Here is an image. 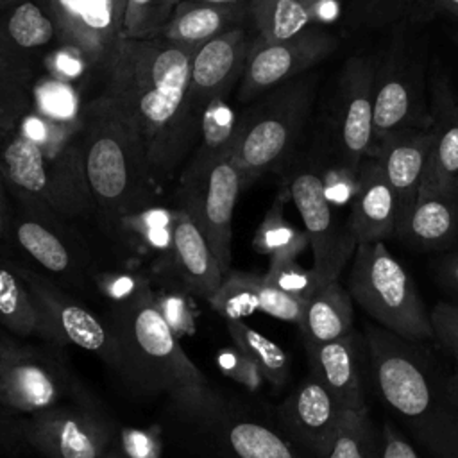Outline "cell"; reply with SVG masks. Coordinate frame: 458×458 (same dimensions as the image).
Here are the masks:
<instances>
[{
  "mask_svg": "<svg viewBox=\"0 0 458 458\" xmlns=\"http://www.w3.org/2000/svg\"><path fill=\"white\" fill-rule=\"evenodd\" d=\"M431 145L420 191H440L458 186V97L442 70L428 79Z\"/></svg>",
  "mask_w": 458,
  "mask_h": 458,
  "instance_id": "obj_21",
  "label": "cell"
},
{
  "mask_svg": "<svg viewBox=\"0 0 458 458\" xmlns=\"http://www.w3.org/2000/svg\"><path fill=\"white\" fill-rule=\"evenodd\" d=\"M25 442L48 458H102L111 447L109 428L89 410L54 404L20 420Z\"/></svg>",
  "mask_w": 458,
  "mask_h": 458,
  "instance_id": "obj_17",
  "label": "cell"
},
{
  "mask_svg": "<svg viewBox=\"0 0 458 458\" xmlns=\"http://www.w3.org/2000/svg\"><path fill=\"white\" fill-rule=\"evenodd\" d=\"M437 281L458 297V250L442 254L433 267Z\"/></svg>",
  "mask_w": 458,
  "mask_h": 458,
  "instance_id": "obj_52",
  "label": "cell"
},
{
  "mask_svg": "<svg viewBox=\"0 0 458 458\" xmlns=\"http://www.w3.org/2000/svg\"><path fill=\"white\" fill-rule=\"evenodd\" d=\"M181 0H127L123 11L125 39H152L161 34Z\"/></svg>",
  "mask_w": 458,
  "mask_h": 458,
  "instance_id": "obj_40",
  "label": "cell"
},
{
  "mask_svg": "<svg viewBox=\"0 0 458 458\" xmlns=\"http://www.w3.org/2000/svg\"><path fill=\"white\" fill-rule=\"evenodd\" d=\"M84 156V131L52 154L13 132L0 152V166L13 188L39 199L63 216H81L95 208Z\"/></svg>",
  "mask_w": 458,
  "mask_h": 458,
  "instance_id": "obj_7",
  "label": "cell"
},
{
  "mask_svg": "<svg viewBox=\"0 0 458 458\" xmlns=\"http://www.w3.org/2000/svg\"><path fill=\"white\" fill-rule=\"evenodd\" d=\"M30 109L66 134H81L84 131L86 104L81 89L70 82L50 75L39 77L30 88Z\"/></svg>",
  "mask_w": 458,
  "mask_h": 458,
  "instance_id": "obj_33",
  "label": "cell"
},
{
  "mask_svg": "<svg viewBox=\"0 0 458 458\" xmlns=\"http://www.w3.org/2000/svg\"><path fill=\"white\" fill-rule=\"evenodd\" d=\"M102 458H125L120 451H116V449H113V447H109L106 453H104V456Z\"/></svg>",
  "mask_w": 458,
  "mask_h": 458,
  "instance_id": "obj_57",
  "label": "cell"
},
{
  "mask_svg": "<svg viewBox=\"0 0 458 458\" xmlns=\"http://www.w3.org/2000/svg\"><path fill=\"white\" fill-rule=\"evenodd\" d=\"M5 140H7V138H5L4 134H0V152H2V148H4V143H5Z\"/></svg>",
  "mask_w": 458,
  "mask_h": 458,
  "instance_id": "obj_60",
  "label": "cell"
},
{
  "mask_svg": "<svg viewBox=\"0 0 458 458\" xmlns=\"http://www.w3.org/2000/svg\"><path fill=\"white\" fill-rule=\"evenodd\" d=\"M435 18L458 20V0H352L347 21L356 29H379Z\"/></svg>",
  "mask_w": 458,
  "mask_h": 458,
  "instance_id": "obj_30",
  "label": "cell"
},
{
  "mask_svg": "<svg viewBox=\"0 0 458 458\" xmlns=\"http://www.w3.org/2000/svg\"><path fill=\"white\" fill-rule=\"evenodd\" d=\"M199 48L163 38L122 41L102 97L138 131L156 186L168 182L199 145L200 129L182 113Z\"/></svg>",
  "mask_w": 458,
  "mask_h": 458,
  "instance_id": "obj_1",
  "label": "cell"
},
{
  "mask_svg": "<svg viewBox=\"0 0 458 458\" xmlns=\"http://www.w3.org/2000/svg\"><path fill=\"white\" fill-rule=\"evenodd\" d=\"M249 14V2L240 4H206L181 0L157 38L200 48L213 38L242 27Z\"/></svg>",
  "mask_w": 458,
  "mask_h": 458,
  "instance_id": "obj_27",
  "label": "cell"
},
{
  "mask_svg": "<svg viewBox=\"0 0 458 458\" xmlns=\"http://www.w3.org/2000/svg\"><path fill=\"white\" fill-rule=\"evenodd\" d=\"M209 429L233 458H313L272 426L234 417L229 410Z\"/></svg>",
  "mask_w": 458,
  "mask_h": 458,
  "instance_id": "obj_28",
  "label": "cell"
},
{
  "mask_svg": "<svg viewBox=\"0 0 458 458\" xmlns=\"http://www.w3.org/2000/svg\"><path fill=\"white\" fill-rule=\"evenodd\" d=\"M16 270L27 283L39 311L43 313L54 344H72L89 351L122 376V352L111 327L97 318L91 311L77 304L73 299H70L50 281L25 268L16 267Z\"/></svg>",
  "mask_w": 458,
  "mask_h": 458,
  "instance_id": "obj_13",
  "label": "cell"
},
{
  "mask_svg": "<svg viewBox=\"0 0 458 458\" xmlns=\"http://www.w3.org/2000/svg\"><path fill=\"white\" fill-rule=\"evenodd\" d=\"M345 408L313 376L306 377L279 406V424L301 449L322 458Z\"/></svg>",
  "mask_w": 458,
  "mask_h": 458,
  "instance_id": "obj_20",
  "label": "cell"
},
{
  "mask_svg": "<svg viewBox=\"0 0 458 458\" xmlns=\"http://www.w3.org/2000/svg\"><path fill=\"white\" fill-rule=\"evenodd\" d=\"M43 68H45V75L70 82L79 89L86 82V79L95 72V68L81 52L59 41L45 57Z\"/></svg>",
  "mask_w": 458,
  "mask_h": 458,
  "instance_id": "obj_43",
  "label": "cell"
},
{
  "mask_svg": "<svg viewBox=\"0 0 458 458\" xmlns=\"http://www.w3.org/2000/svg\"><path fill=\"white\" fill-rule=\"evenodd\" d=\"M174 218L175 209L152 204L120 218L116 229L136 240V243L147 250L172 252Z\"/></svg>",
  "mask_w": 458,
  "mask_h": 458,
  "instance_id": "obj_38",
  "label": "cell"
},
{
  "mask_svg": "<svg viewBox=\"0 0 458 458\" xmlns=\"http://www.w3.org/2000/svg\"><path fill=\"white\" fill-rule=\"evenodd\" d=\"M11 413V410L0 404V447L4 449H13L20 440H23L20 422H16Z\"/></svg>",
  "mask_w": 458,
  "mask_h": 458,
  "instance_id": "obj_53",
  "label": "cell"
},
{
  "mask_svg": "<svg viewBox=\"0 0 458 458\" xmlns=\"http://www.w3.org/2000/svg\"><path fill=\"white\" fill-rule=\"evenodd\" d=\"M288 199L290 191L286 186H283L259 224L252 242L254 250L270 256V259L299 258L310 247L306 231L297 229L284 218V204Z\"/></svg>",
  "mask_w": 458,
  "mask_h": 458,
  "instance_id": "obj_35",
  "label": "cell"
},
{
  "mask_svg": "<svg viewBox=\"0 0 458 458\" xmlns=\"http://www.w3.org/2000/svg\"><path fill=\"white\" fill-rule=\"evenodd\" d=\"M381 458H420V454L392 422H385L381 426Z\"/></svg>",
  "mask_w": 458,
  "mask_h": 458,
  "instance_id": "obj_51",
  "label": "cell"
},
{
  "mask_svg": "<svg viewBox=\"0 0 458 458\" xmlns=\"http://www.w3.org/2000/svg\"><path fill=\"white\" fill-rule=\"evenodd\" d=\"M238 114L227 104V98L213 102L202 114L200 140L181 172L179 184L199 177L208 166L225 154H231L236 136Z\"/></svg>",
  "mask_w": 458,
  "mask_h": 458,
  "instance_id": "obj_31",
  "label": "cell"
},
{
  "mask_svg": "<svg viewBox=\"0 0 458 458\" xmlns=\"http://www.w3.org/2000/svg\"><path fill=\"white\" fill-rule=\"evenodd\" d=\"M30 88L25 86L0 54V134H13L30 111Z\"/></svg>",
  "mask_w": 458,
  "mask_h": 458,
  "instance_id": "obj_41",
  "label": "cell"
},
{
  "mask_svg": "<svg viewBox=\"0 0 458 458\" xmlns=\"http://www.w3.org/2000/svg\"><path fill=\"white\" fill-rule=\"evenodd\" d=\"M220 370L233 381L243 385L249 390H259L265 377L259 369L238 349H225L216 358Z\"/></svg>",
  "mask_w": 458,
  "mask_h": 458,
  "instance_id": "obj_47",
  "label": "cell"
},
{
  "mask_svg": "<svg viewBox=\"0 0 458 458\" xmlns=\"http://www.w3.org/2000/svg\"><path fill=\"white\" fill-rule=\"evenodd\" d=\"M426 84L424 45L395 32L376 66L372 152L386 138L429 122Z\"/></svg>",
  "mask_w": 458,
  "mask_h": 458,
  "instance_id": "obj_8",
  "label": "cell"
},
{
  "mask_svg": "<svg viewBox=\"0 0 458 458\" xmlns=\"http://www.w3.org/2000/svg\"><path fill=\"white\" fill-rule=\"evenodd\" d=\"M86 177L97 211L109 227L154 204L156 182L138 131L100 95L84 113Z\"/></svg>",
  "mask_w": 458,
  "mask_h": 458,
  "instance_id": "obj_4",
  "label": "cell"
},
{
  "mask_svg": "<svg viewBox=\"0 0 458 458\" xmlns=\"http://www.w3.org/2000/svg\"><path fill=\"white\" fill-rule=\"evenodd\" d=\"M431 145L429 122L386 138L370 157H376L395 197V233L417 202Z\"/></svg>",
  "mask_w": 458,
  "mask_h": 458,
  "instance_id": "obj_23",
  "label": "cell"
},
{
  "mask_svg": "<svg viewBox=\"0 0 458 458\" xmlns=\"http://www.w3.org/2000/svg\"><path fill=\"white\" fill-rule=\"evenodd\" d=\"M352 301L381 327L411 342L435 340L429 311L383 240L358 243L347 279Z\"/></svg>",
  "mask_w": 458,
  "mask_h": 458,
  "instance_id": "obj_6",
  "label": "cell"
},
{
  "mask_svg": "<svg viewBox=\"0 0 458 458\" xmlns=\"http://www.w3.org/2000/svg\"><path fill=\"white\" fill-rule=\"evenodd\" d=\"M191 2H206V4H240L247 0H191Z\"/></svg>",
  "mask_w": 458,
  "mask_h": 458,
  "instance_id": "obj_56",
  "label": "cell"
},
{
  "mask_svg": "<svg viewBox=\"0 0 458 458\" xmlns=\"http://www.w3.org/2000/svg\"><path fill=\"white\" fill-rule=\"evenodd\" d=\"M352 297L338 279L320 286L308 301L301 322L306 345H318L338 340L354 329Z\"/></svg>",
  "mask_w": 458,
  "mask_h": 458,
  "instance_id": "obj_29",
  "label": "cell"
},
{
  "mask_svg": "<svg viewBox=\"0 0 458 458\" xmlns=\"http://www.w3.org/2000/svg\"><path fill=\"white\" fill-rule=\"evenodd\" d=\"M107 326L122 352L123 379L140 390L168 395L184 417L208 429L227 411L206 376L182 351L150 286L131 301L114 304Z\"/></svg>",
  "mask_w": 458,
  "mask_h": 458,
  "instance_id": "obj_3",
  "label": "cell"
},
{
  "mask_svg": "<svg viewBox=\"0 0 458 458\" xmlns=\"http://www.w3.org/2000/svg\"><path fill=\"white\" fill-rule=\"evenodd\" d=\"M261 276L231 272L224 276L218 290L209 297V304L225 318L242 320L243 317L259 311L258 283Z\"/></svg>",
  "mask_w": 458,
  "mask_h": 458,
  "instance_id": "obj_39",
  "label": "cell"
},
{
  "mask_svg": "<svg viewBox=\"0 0 458 458\" xmlns=\"http://www.w3.org/2000/svg\"><path fill=\"white\" fill-rule=\"evenodd\" d=\"M159 311L163 313L170 329L179 336H190L195 333V313L188 297L181 292H161L154 293Z\"/></svg>",
  "mask_w": 458,
  "mask_h": 458,
  "instance_id": "obj_46",
  "label": "cell"
},
{
  "mask_svg": "<svg viewBox=\"0 0 458 458\" xmlns=\"http://www.w3.org/2000/svg\"><path fill=\"white\" fill-rule=\"evenodd\" d=\"M263 277L270 284L306 301L320 288L315 272L299 265L297 258L270 259V267Z\"/></svg>",
  "mask_w": 458,
  "mask_h": 458,
  "instance_id": "obj_42",
  "label": "cell"
},
{
  "mask_svg": "<svg viewBox=\"0 0 458 458\" xmlns=\"http://www.w3.org/2000/svg\"><path fill=\"white\" fill-rule=\"evenodd\" d=\"M336 48L338 38L313 25L277 41L258 36L252 39L247 54L238 100L250 102L283 82L308 73V70L327 59Z\"/></svg>",
  "mask_w": 458,
  "mask_h": 458,
  "instance_id": "obj_12",
  "label": "cell"
},
{
  "mask_svg": "<svg viewBox=\"0 0 458 458\" xmlns=\"http://www.w3.org/2000/svg\"><path fill=\"white\" fill-rule=\"evenodd\" d=\"M55 45V25L39 0H20L0 11V54L25 86L45 75V57Z\"/></svg>",
  "mask_w": 458,
  "mask_h": 458,
  "instance_id": "obj_18",
  "label": "cell"
},
{
  "mask_svg": "<svg viewBox=\"0 0 458 458\" xmlns=\"http://www.w3.org/2000/svg\"><path fill=\"white\" fill-rule=\"evenodd\" d=\"M322 184H324V193L331 206L336 208H349L356 191H358V182H360V170H352L349 166H344L333 159L329 163H322L317 159Z\"/></svg>",
  "mask_w": 458,
  "mask_h": 458,
  "instance_id": "obj_44",
  "label": "cell"
},
{
  "mask_svg": "<svg viewBox=\"0 0 458 458\" xmlns=\"http://www.w3.org/2000/svg\"><path fill=\"white\" fill-rule=\"evenodd\" d=\"M125 4H127V0H113V5H114V9H116V13L122 16V20H123V11H125Z\"/></svg>",
  "mask_w": 458,
  "mask_h": 458,
  "instance_id": "obj_55",
  "label": "cell"
},
{
  "mask_svg": "<svg viewBox=\"0 0 458 458\" xmlns=\"http://www.w3.org/2000/svg\"><path fill=\"white\" fill-rule=\"evenodd\" d=\"M97 284H98L100 292L107 299H111L114 304L131 301L132 297H136L148 286L145 279L132 276V274H125V272L102 274V276H98Z\"/></svg>",
  "mask_w": 458,
  "mask_h": 458,
  "instance_id": "obj_49",
  "label": "cell"
},
{
  "mask_svg": "<svg viewBox=\"0 0 458 458\" xmlns=\"http://www.w3.org/2000/svg\"><path fill=\"white\" fill-rule=\"evenodd\" d=\"M449 386H451L453 395L458 401V356H454V369H453V372H449Z\"/></svg>",
  "mask_w": 458,
  "mask_h": 458,
  "instance_id": "obj_54",
  "label": "cell"
},
{
  "mask_svg": "<svg viewBox=\"0 0 458 458\" xmlns=\"http://www.w3.org/2000/svg\"><path fill=\"white\" fill-rule=\"evenodd\" d=\"M311 376L324 385L345 410H365L363 369L367 365V347L363 335L354 327L345 336L306 345Z\"/></svg>",
  "mask_w": 458,
  "mask_h": 458,
  "instance_id": "obj_22",
  "label": "cell"
},
{
  "mask_svg": "<svg viewBox=\"0 0 458 458\" xmlns=\"http://www.w3.org/2000/svg\"><path fill=\"white\" fill-rule=\"evenodd\" d=\"M322 458H381V431L369 410H345Z\"/></svg>",
  "mask_w": 458,
  "mask_h": 458,
  "instance_id": "obj_37",
  "label": "cell"
},
{
  "mask_svg": "<svg viewBox=\"0 0 458 458\" xmlns=\"http://www.w3.org/2000/svg\"><path fill=\"white\" fill-rule=\"evenodd\" d=\"M0 324L13 335L41 336L54 344L52 333L27 283L16 267H0Z\"/></svg>",
  "mask_w": 458,
  "mask_h": 458,
  "instance_id": "obj_32",
  "label": "cell"
},
{
  "mask_svg": "<svg viewBox=\"0 0 458 458\" xmlns=\"http://www.w3.org/2000/svg\"><path fill=\"white\" fill-rule=\"evenodd\" d=\"M429 318L435 340L453 356H458V304L437 302L429 311Z\"/></svg>",
  "mask_w": 458,
  "mask_h": 458,
  "instance_id": "obj_48",
  "label": "cell"
},
{
  "mask_svg": "<svg viewBox=\"0 0 458 458\" xmlns=\"http://www.w3.org/2000/svg\"><path fill=\"white\" fill-rule=\"evenodd\" d=\"M18 209L13 216V234L34 263L47 272L75 279L86 267V252L81 242L61 222L63 215L39 199L13 188Z\"/></svg>",
  "mask_w": 458,
  "mask_h": 458,
  "instance_id": "obj_14",
  "label": "cell"
},
{
  "mask_svg": "<svg viewBox=\"0 0 458 458\" xmlns=\"http://www.w3.org/2000/svg\"><path fill=\"white\" fill-rule=\"evenodd\" d=\"M170 254L184 286L195 295L209 301V297L222 284L224 272L220 270L197 224L186 211L179 208L175 209Z\"/></svg>",
  "mask_w": 458,
  "mask_h": 458,
  "instance_id": "obj_26",
  "label": "cell"
},
{
  "mask_svg": "<svg viewBox=\"0 0 458 458\" xmlns=\"http://www.w3.org/2000/svg\"><path fill=\"white\" fill-rule=\"evenodd\" d=\"M320 7V0H249L258 36L270 41L292 38L311 27Z\"/></svg>",
  "mask_w": 458,
  "mask_h": 458,
  "instance_id": "obj_34",
  "label": "cell"
},
{
  "mask_svg": "<svg viewBox=\"0 0 458 458\" xmlns=\"http://www.w3.org/2000/svg\"><path fill=\"white\" fill-rule=\"evenodd\" d=\"M50 14L57 41L81 52L95 72L107 73L123 41V20L113 0H39Z\"/></svg>",
  "mask_w": 458,
  "mask_h": 458,
  "instance_id": "obj_15",
  "label": "cell"
},
{
  "mask_svg": "<svg viewBox=\"0 0 458 458\" xmlns=\"http://www.w3.org/2000/svg\"><path fill=\"white\" fill-rule=\"evenodd\" d=\"M242 190V175L231 154H225L175 191L177 208L197 224L224 276L231 265V224Z\"/></svg>",
  "mask_w": 458,
  "mask_h": 458,
  "instance_id": "obj_11",
  "label": "cell"
},
{
  "mask_svg": "<svg viewBox=\"0 0 458 458\" xmlns=\"http://www.w3.org/2000/svg\"><path fill=\"white\" fill-rule=\"evenodd\" d=\"M367 363L383 403L431 458H458V401L422 342L365 326Z\"/></svg>",
  "mask_w": 458,
  "mask_h": 458,
  "instance_id": "obj_2",
  "label": "cell"
},
{
  "mask_svg": "<svg viewBox=\"0 0 458 458\" xmlns=\"http://www.w3.org/2000/svg\"><path fill=\"white\" fill-rule=\"evenodd\" d=\"M120 453L125 458H161V444L150 431L123 428L118 433Z\"/></svg>",
  "mask_w": 458,
  "mask_h": 458,
  "instance_id": "obj_50",
  "label": "cell"
},
{
  "mask_svg": "<svg viewBox=\"0 0 458 458\" xmlns=\"http://www.w3.org/2000/svg\"><path fill=\"white\" fill-rule=\"evenodd\" d=\"M258 301H259V311H263L274 318L301 326L302 317H304L306 299H301L293 293H288V292L270 284L261 276L259 283H258Z\"/></svg>",
  "mask_w": 458,
  "mask_h": 458,
  "instance_id": "obj_45",
  "label": "cell"
},
{
  "mask_svg": "<svg viewBox=\"0 0 458 458\" xmlns=\"http://www.w3.org/2000/svg\"><path fill=\"white\" fill-rule=\"evenodd\" d=\"M247 29H231L204 43L193 55L182 113L188 122L200 127L204 111L216 100L227 98L243 75L250 48Z\"/></svg>",
  "mask_w": 458,
  "mask_h": 458,
  "instance_id": "obj_16",
  "label": "cell"
},
{
  "mask_svg": "<svg viewBox=\"0 0 458 458\" xmlns=\"http://www.w3.org/2000/svg\"><path fill=\"white\" fill-rule=\"evenodd\" d=\"M0 404L11 411L36 413L64 394L63 374L30 349L0 340Z\"/></svg>",
  "mask_w": 458,
  "mask_h": 458,
  "instance_id": "obj_19",
  "label": "cell"
},
{
  "mask_svg": "<svg viewBox=\"0 0 458 458\" xmlns=\"http://www.w3.org/2000/svg\"><path fill=\"white\" fill-rule=\"evenodd\" d=\"M284 186L290 191L310 238L313 252V267L318 284L324 286L340 277L347 261L354 256L358 247L347 220L342 222L336 216V209L331 206L324 193V184L318 170V163L313 157L299 159L292 165Z\"/></svg>",
  "mask_w": 458,
  "mask_h": 458,
  "instance_id": "obj_9",
  "label": "cell"
},
{
  "mask_svg": "<svg viewBox=\"0 0 458 458\" xmlns=\"http://www.w3.org/2000/svg\"><path fill=\"white\" fill-rule=\"evenodd\" d=\"M395 236L420 252L451 249L458 242V186L419 193Z\"/></svg>",
  "mask_w": 458,
  "mask_h": 458,
  "instance_id": "obj_25",
  "label": "cell"
},
{
  "mask_svg": "<svg viewBox=\"0 0 458 458\" xmlns=\"http://www.w3.org/2000/svg\"><path fill=\"white\" fill-rule=\"evenodd\" d=\"M4 225H5V208H4V202H2V195H0V234H2Z\"/></svg>",
  "mask_w": 458,
  "mask_h": 458,
  "instance_id": "obj_58",
  "label": "cell"
},
{
  "mask_svg": "<svg viewBox=\"0 0 458 458\" xmlns=\"http://www.w3.org/2000/svg\"><path fill=\"white\" fill-rule=\"evenodd\" d=\"M16 2H20V0H0V11H4L5 7H9V5L16 4Z\"/></svg>",
  "mask_w": 458,
  "mask_h": 458,
  "instance_id": "obj_59",
  "label": "cell"
},
{
  "mask_svg": "<svg viewBox=\"0 0 458 458\" xmlns=\"http://www.w3.org/2000/svg\"><path fill=\"white\" fill-rule=\"evenodd\" d=\"M225 327L234 345L259 369L265 381H268L274 388H281L288 383L290 358L283 347L242 320L225 318Z\"/></svg>",
  "mask_w": 458,
  "mask_h": 458,
  "instance_id": "obj_36",
  "label": "cell"
},
{
  "mask_svg": "<svg viewBox=\"0 0 458 458\" xmlns=\"http://www.w3.org/2000/svg\"><path fill=\"white\" fill-rule=\"evenodd\" d=\"M395 197L386 181L381 163L376 157H367L360 165L358 191L349 206L347 225L361 242L386 240L395 236Z\"/></svg>",
  "mask_w": 458,
  "mask_h": 458,
  "instance_id": "obj_24",
  "label": "cell"
},
{
  "mask_svg": "<svg viewBox=\"0 0 458 458\" xmlns=\"http://www.w3.org/2000/svg\"><path fill=\"white\" fill-rule=\"evenodd\" d=\"M376 55H351L340 70L327 120L329 159L360 170L372 152Z\"/></svg>",
  "mask_w": 458,
  "mask_h": 458,
  "instance_id": "obj_10",
  "label": "cell"
},
{
  "mask_svg": "<svg viewBox=\"0 0 458 458\" xmlns=\"http://www.w3.org/2000/svg\"><path fill=\"white\" fill-rule=\"evenodd\" d=\"M317 77L302 73L265 93L238 114L231 157L243 190L293 154L311 113Z\"/></svg>",
  "mask_w": 458,
  "mask_h": 458,
  "instance_id": "obj_5",
  "label": "cell"
}]
</instances>
